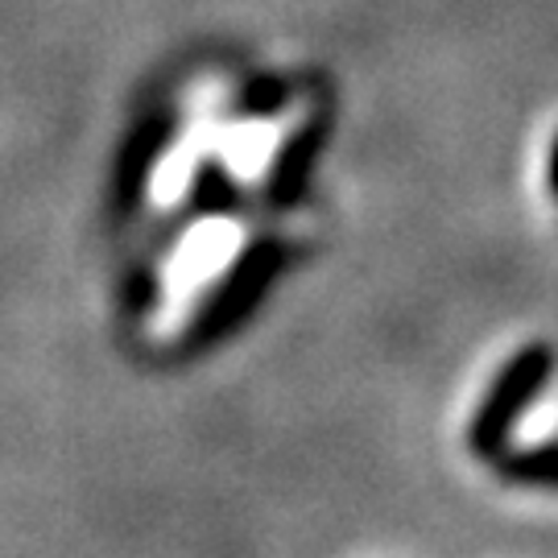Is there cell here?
Masks as SVG:
<instances>
[{"instance_id": "4", "label": "cell", "mask_w": 558, "mask_h": 558, "mask_svg": "<svg viewBox=\"0 0 558 558\" xmlns=\"http://www.w3.org/2000/svg\"><path fill=\"white\" fill-rule=\"evenodd\" d=\"M550 186H555V199H558V141H555V154H550Z\"/></svg>"}, {"instance_id": "1", "label": "cell", "mask_w": 558, "mask_h": 558, "mask_svg": "<svg viewBox=\"0 0 558 558\" xmlns=\"http://www.w3.org/2000/svg\"><path fill=\"white\" fill-rule=\"evenodd\" d=\"M555 373V352L546 343H530L525 352L505 364L493 393L484 398L476 422H472V447L480 456H500V447L509 439V430L518 426L521 410L546 389V380Z\"/></svg>"}, {"instance_id": "3", "label": "cell", "mask_w": 558, "mask_h": 558, "mask_svg": "<svg viewBox=\"0 0 558 558\" xmlns=\"http://www.w3.org/2000/svg\"><path fill=\"white\" fill-rule=\"evenodd\" d=\"M509 476L521 484H542V488H558V442H546L538 451H525V456L505 459Z\"/></svg>"}, {"instance_id": "2", "label": "cell", "mask_w": 558, "mask_h": 558, "mask_svg": "<svg viewBox=\"0 0 558 558\" xmlns=\"http://www.w3.org/2000/svg\"><path fill=\"white\" fill-rule=\"evenodd\" d=\"M274 269H278V244H253L236 265V274L228 278V286L216 294V302L207 306V331H228L265 294Z\"/></svg>"}]
</instances>
